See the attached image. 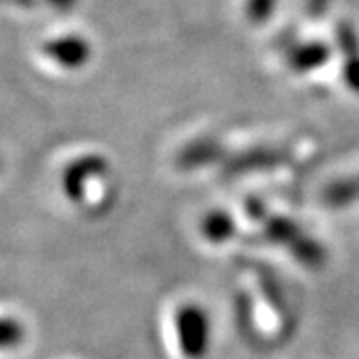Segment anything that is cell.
<instances>
[{
  "mask_svg": "<svg viewBox=\"0 0 359 359\" xmlns=\"http://www.w3.org/2000/svg\"><path fill=\"white\" fill-rule=\"evenodd\" d=\"M276 0H248L245 4V16L254 22V25H262L269 18V14L273 11Z\"/></svg>",
  "mask_w": 359,
  "mask_h": 359,
  "instance_id": "3957f363",
  "label": "cell"
},
{
  "mask_svg": "<svg viewBox=\"0 0 359 359\" xmlns=\"http://www.w3.org/2000/svg\"><path fill=\"white\" fill-rule=\"evenodd\" d=\"M327 4H330V0H309L308 11L313 14V16H318V14H321L327 8Z\"/></svg>",
  "mask_w": 359,
  "mask_h": 359,
  "instance_id": "277c9868",
  "label": "cell"
},
{
  "mask_svg": "<svg viewBox=\"0 0 359 359\" xmlns=\"http://www.w3.org/2000/svg\"><path fill=\"white\" fill-rule=\"evenodd\" d=\"M330 58V48L320 42H308V44H297L287 52V62L292 70L297 72H308L321 66Z\"/></svg>",
  "mask_w": 359,
  "mask_h": 359,
  "instance_id": "7a4b0ae2",
  "label": "cell"
},
{
  "mask_svg": "<svg viewBox=\"0 0 359 359\" xmlns=\"http://www.w3.org/2000/svg\"><path fill=\"white\" fill-rule=\"evenodd\" d=\"M337 40L341 52L346 54V66H344V76H346L347 86L359 92V40L358 34L349 25L337 26Z\"/></svg>",
  "mask_w": 359,
  "mask_h": 359,
  "instance_id": "6da1fadb",
  "label": "cell"
}]
</instances>
